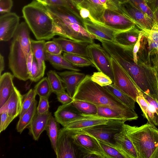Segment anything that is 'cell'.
Listing matches in <instances>:
<instances>
[{
	"label": "cell",
	"mask_w": 158,
	"mask_h": 158,
	"mask_svg": "<svg viewBox=\"0 0 158 158\" xmlns=\"http://www.w3.org/2000/svg\"><path fill=\"white\" fill-rule=\"evenodd\" d=\"M152 0H148V2H150L151 1H152Z\"/></svg>",
	"instance_id": "03108f58"
},
{
	"label": "cell",
	"mask_w": 158,
	"mask_h": 158,
	"mask_svg": "<svg viewBox=\"0 0 158 158\" xmlns=\"http://www.w3.org/2000/svg\"><path fill=\"white\" fill-rule=\"evenodd\" d=\"M153 96L155 97L158 101V91L156 93V94H154Z\"/></svg>",
	"instance_id": "be15d7a7"
},
{
	"label": "cell",
	"mask_w": 158,
	"mask_h": 158,
	"mask_svg": "<svg viewBox=\"0 0 158 158\" xmlns=\"http://www.w3.org/2000/svg\"><path fill=\"white\" fill-rule=\"evenodd\" d=\"M119 6L122 11L141 30H151L156 23L147 14L136 8L128 2L120 3Z\"/></svg>",
	"instance_id": "7c38bea8"
},
{
	"label": "cell",
	"mask_w": 158,
	"mask_h": 158,
	"mask_svg": "<svg viewBox=\"0 0 158 158\" xmlns=\"http://www.w3.org/2000/svg\"><path fill=\"white\" fill-rule=\"evenodd\" d=\"M59 124L55 118L51 115L45 130L55 153L56 152L57 140L60 129Z\"/></svg>",
	"instance_id": "f546056e"
},
{
	"label": "cell",
	"mask_w": 158,
	"mask_h": 158,
	"mask_svg": "<svg viewBox=\"0 0 158 158\" xmlns=\"http://www.w3.org/2000/svg\"><path fill=\"white\" fill-rule=\"evenodd\" d=\"M151 66L156 70L158 76V56L152 60Z\"/></svg>",
	"instance_id": "11a10c76"
},
{
	"label": "cell",
	"mask_w": 158,
	"mask_h": 158,
	"mask_svg": "<svg viewBox=\"0 0 158 158\" xmlns=\"http://www.w3.org/2000/svg\"><path fill=\"white\" fill-rule=\"evenodd\" d=\"M71 104L77 110L84 115H97V106L94 104L84 101L74 100Z\"/></svg>",
	"instance_id": "836d02e7"
},
{
	"label": "cell",
	"mask_w": 158,
	"mask_h": 158,
	"mask_svg": "<svg viewBox=\"0 0 158 158\" xmlns=\"http://www.w3.org/2000/svg\"><path fill=\"white\" fill-rule=\"evenodd\" d=\"M105 6L106 8L118 9L117 8L111 4L108 0H99Z\"/></svg>",
	"instance_id": "db71d44e"
},
{
	"label": "cell",
	"mask_w": 158,
	"mask_h": 158,
	"mask_svg": "<svg viewBox=\"0 0 158 158\" xmlns=\"http://www.w3.org/2000/svg\"><path fill=\"white\" fill-rule=\"evenodd\" d=\"M48 98L40 97L38 105L37 107V112L40 114L49 111V106Z\"/></svg>",
	"instance_id": "7bdbcfd3"
},
{
	"label": "cell",
	"mask_w": 158,
	"mask_h": 158,
	"mask_svg": "<svg viewBox=\"0 0 158 158\" xmlns=\"http://www.w3.org/2000/svg\"><path fill=\"white\" fill-rule=\"evenodd\" d=\"M142 35L143 32L141 30L139 35L138 39L134 45L132 51L134 61L137 64L138 61L137 54L139 49L140 40Z\"/></svg>",
	"instance_id": "681fc988"
},
{
	"label": "cell",
	"mask_w": 158,
	"mask_h": 158,
	"mask_svg": "<svg viewBox=\"0 0 158 158\" xmlns=\"http://www.w3.org/2000/svg\"><path fill=\"white\" fill-rule=\"evenodd\" d=\"M5 63L3 56L1 53L0 54V76L2 75V72L4 70Z\"/></svg>",
	"instance_id": "9f6ffc18"
},
{
	"label": "cell",
	"mask_w": 158,
	"mask_h": 158,
	"mask_svg": "<svg viewBox=\"0 0 158 158\" xmlns=\"http://www.w3.org/2000/svg\"><path fill=\"white\" fill-rule=\"evenodd\" d=\"M31 49L34 57L38 64L39 75L38 81L44 77L46 69L45 61L46 60V53L44 48V40H31Z\"/></svg>",
	"instance_id": "44dd1931"
},
{
	"label": "cell",
	"mask_w": 158,
	"mask_h": 158,
	"mask_svg": "<svg viewBox=\"0 0 158 158\" xmlns=\"http://www.w3.org/2000/svg\"><path fill=\"white\" fill-rule=\"evenodd\" d=\"M89 58L98 71L109 76L114 82L110 57L102 47L94 43L88 47Z\"/></svg>",
	"instance_id": "30bf717a"
},
{
	"label": "cell",
	"mask_w": 158,
	"mask_h": 158,
	"mask_svg": "<svg viewBox=\"0 0 158 158\" xmlns=\"http://www.w3.org/2000/svg\"><path fill=\"white\" fill-rule=\"evenodd\" d=\"M138 158H158V129L148 122L140 126L124 124Z\"/></svg>",
	"instance_id": "8992f818"
},
{
	"label": "cell",
	"mask_w": 158,
	"mask_h": 158,
	"mask_svg": "<svg viewBox=\"0 0 158 158\" xmlns=\"http://www.w3.org/2000/svg\"><path fill=\"white\" fill-rule=\"evenodd\" d=\"M114 143L128 158H138L135 148L126 134L124 124L121 130L114 135Z\"/></svg>",
	"instance_id": "d4e9b609"
},
{
	"label": "cell",
	"mask_w": 158,
	"mask_h": 158,
	"mask_svg": "<svg viewBox=\"0 0 158 158\" xmlns=\"http://www.w3.org/2000/svg\"><path fill=\"white\" fill-rule=\"evenodd\" d=\"M120 3H123L128 2V0H118Z\"/></svg>",
	"instance_id": "94428289"
},
{
	"label": "cell",
	"mask_w": 158,
	"mask_h": 158,
	"mask_svg": "<svg viewBox=\"0 0 158 158\" xmlns=\"http://www.w3.org/2000/svg\"><path fill=\"white\" fill-rule=\"evenodd\" d=\"M52 40L60 45L63 52L89 58L88 47L89 44L74 41L61 36L53 38Z\"/></svg>",
	"instance_id": "e0dca14e"
},
{
	"label": "cell",
	"mask_w": 158,
	"mask_h": 158,
	"mask_svg": "<svg viewBox=\"0 0 158 158\" xmlns=\"http://www.w3.org/2000/svg\"><path fill=\"white\" fill-rule=\"evenodd\" d=\"M58 101L62 104H67L71 103L74 100L72 97L65 91L56 94Z\"/></svg>",
	"instance_id": "f6af8a7d"
},
{
	"label": "cell",
	"mask_w": 158,
	"mask_h": 158,
	"mask_svg": "<svg viewBox=\"0 0 158 158\" xmlns=\"http://www.w3.org/2000/svg\"><path fill=\"white\" fill-rule=\"evenodd\" d=\"M154 20L155 23L158 25V8L154 13Z\"/></svg>",
	"instance_id": "91938a15"
},
{
	"label": "cell",
	"mask_w": 158,
	"mask_h": 158,
	"mask_svg": "<svg viewBox=\"0 0 158 158\" xmlns=\"http://www.w3.org/2000/svg\"><path fill=\"white\" fill-rule=\"evenodd\" d=\"M47 5L66 6L77 10L72 5L70 0H47Z\"/></svg>",
	"instance_id": "ee69618b"
},
{
	"label": "cell",
	"mask_w": 158,
	"mask_h": 158,
	"mask_svg": "<svg viewBox=\"0 0 158 158\" xmlns=\"http://www.w3.org/2000/svg\"><path fill=\"white\" fill-rule=\"evenodd\" d=\"M109 2L112 5L114 6L118 9L121 10L119 4L120 3L118 0H108Z\"/></svg>",
	"instance_id": "6f0895ef"
},
{
	"label": "cell",
	"mask_w": 158,
	"mask_h": 158,
	"mask_svg": "<svg viewBox=\"0 0 158 158\" xmlns=\"http://www.w3.org/2000/svg\"><path fill=\"white\" fill-rule=\"evenodd\" d=\"M76 7L78 10L80 16L83 19H90L91 17L90 13L87 9L82 7L79 5H77Z\"/></svg>",
	"instance_id": "f907efd6"
},
{
	"label": "cell",
	"mask_w": 158,
	"mask_h": 158,
	"mask_svg": "<svg viewBox=\"0 0 158 158\" xmlns=\"http://www.w3.org/2000/svg\"><path fill=\"white\" fill-rule=\"evenodd\" d=\"M1 120L0 123V133L3 131L14 119L8 115L5 112L0 113Z\"/></svg>",
	"instance_id": "b9f144b4"
},
{
	"label": "cell",
	"mask_w": 158,
	"mask_h": 158,
	"mask_svg": "<svg viewBox=\"0 0 158 158\" xmlns=\"http://www.w3.org/2000/svg\"><path fill=\"white\" fill-rule=\"evenodd\" d=\"M45 5L53 19L56 35L78 42L94 43L95 37L86 30L84 19L77 10L64 6Z\"/></svg>",
	"instance_id": "7a4b0ae2"
},
{
	"label": "cell",
	"mask_w": 158,
	"mask_h": 158,
	"mask_svg": "<svg viewBox=\"0 0 158 158\" xmlns=\"http://www.w3.org/2000/svg\"><path fill=\"white\" fill-rule=\"evenodd\" d=\"M41 3L44 5H47V0H40Z\"/></svg>",
	"instance_id": "6125c7cd"
},
{
	"label": "cell",
	"mask_w": 158,
	"mask_h": 158,
	"mask_svg": "<svg viewBox=\"0 0 158 158\" xmlns=\"http://www.w3.org/2000/svg\"><path fill=\"white\" fill-rule=\"evenodd\" d=\"M22 13L37 40H49L56 35L54 21L45 5L33 0L24 6Z\"/></svg>",
	"instance_id": "5b68a950"
},
{
	"label": "cell",
	"mask_w": 158,
	"mask_h": 158,
	"mask_svg": "<svg viewBox=\"0 0 158 158\" xmlns=\"http://www.w3.org/2000/svg\"></svg>",
	"instance_id": "003e7915"
},
{
	"label": "cell",
	"mask_w": 158,
	"mask_h": 158,
	"mask_svg": "<svg viewBox=\"0 0 158 158\" xmlns=\"http://www.w3.org/2000/svg\"><path fill=\"white\" fill-rule=\"evenodd\" d=\"M87 9L91 15L96 22L99 23L105 9V6L99 0H84L79 5Z\"/></svg>",
	"instance_id": "83f0119b"
},
{
	"label": "cell",
	"mask_w": 158,
	"mask_h": 158,
	"mask_svg": "<svg viewBox=\"0 0 158 158\" xmlns=\"http://www.w3.org/2000/svg\"><path fill=\"white\" fill-rule=\"evenodd\" d=\"M34 56L32 49L29 52L27 60V68L30 77Z\"/></svg>",
	"instance_id": "816d5d0a"
},
{
	"label": "cell",
	"mask_w": 158,
	"mask_h": 158,
	"mask_svg": "<svg viewBox=\"0 0 158 158\" xmlns=\"http://www.w3.org/2000/svg\"><path fill=\"white\" fill-rule=\"evenodd\" d=\"M128 2L136 8L147 14L154 20V13L149 7L147 0H128Z\"/></svg>",
	"instance_id": "f35d334b"
},
{
	"label": "cell",
	"mask_w": 158,
	"mask_h": 158,
	"mask_svg": "<svg viewBox=\"0 0 158 158\" xmlns=\"http://www.w3.org/2000/svg\"><path fill=\"white\" fill-rule=\"evenodd\" d=\"M141 31L135 25L128 30L117 32L115 35L114 42L124 47L133 48Z\"/></svg>",
	"instance_id": "7402d4cb"
},
{
	"label": "cell",
	"mask_w": 158,
	"mask_h": 158,
	"mask_svg": "<svg viewBox=\"0 0 158 158\" xmlns=\"http://www.w3.org/2000/svg\"><path fill=\"white\" fill-rule=\"evenodd\" d=\"M29 28L26 22L19 24L11 42L8 56L9 66L13 75L24 81L30 78L26 65L31 50Z\"/></svg>",
	"instance_id": "277c9868"
},
{
	"label": "cell",
	"mask_w": 158,
	"mask_h": 158,
	"mask_svg": "<svg viewBox=\"0 0 158 158\" xmlns=\"http://www.w3.org/2000/svg\"><path fill=\"white\" fill-rule=\"evenodd\" d=\"M83 0H70L72 5L75 7H76L77 5L81 4L83 2Z\"/></svg>",
	"instance_id": "680465c9"
},
{
	"label": "cell",
	"mask_w": 158,
	"mask_h": 158,
	"mask_svg": "<svg viewBox=\"0 0 158 158\" xmlns=\"http://www.w3.org/2000/svg\"><path fill=\"white\" fill-rule=\"evenodd\" d=\"M104 87L123 104L135 110L136 101L117 88L114 83Z\"/></svg>",
	"instance_id": "1f68e13d"
},
{
	"label": "cell",
	"mask_w": 158,
	"mask_h": 158,
	"mask_svg": "<svg viewBox=\"0 0 158 158\" xmlns=\"http://www.w3.org/2000/svg\"><path fill=\"white\" fill-rule=\"evenodd\" d=\"M19 18L15 13L10 12L0 17V41H7L13 38L19 24Z\"/></svg>",
	"instance_id": "5bb4252c"
},
{
	"label": "cell",
	"mask_w": 158,
	"mask_h": 158,
	"mask_svg": "<svg viewBox=\"0 0 158 158\" xmlns=\"http://www.w3.org/2000/svg\"><path fill=\"white\" fill-rule=\"evenodd\" d=\"M115 85L136 101L140 91L126 71L112 58L110 57Z\"/></svg>",
	"instance_id": "ba28073f"
},
{
	"label": "cell",
	"mask_w": 158,
	"mask_h": 158,
	"mask_svg": "<svg viewBox=\"0 0 158 158\" xmlns=\"http://www.w3.org/2000/svg\"><path fill=\"white\" fill-rule=\"evenodd\" d=\"M145 99L150 104L154 107L157 115V124L158 126V101L156 98L152 95L143 93Z\"/></svg>",
	"instance_id": "7dc6e473"
},
{
	"label": "cell",
	"mask_w": 158,
	"mask_h": 158,
	"mask_svg": "<svg viewBox=\"0 0 158 158\" xmlns=\"http://www.w3.org/2000/svg\"><path fill=\"white\" fill-rule=\"evenodd\" d=\"M91 79L93 81L103 87L113 83L109 76L101 72H94L91 76Z\"/></svg>",
	"instance_id": "ab89813d"
},
{
	"label": "cell",
	"mask_w": 158,
	"mask_h": 158,
	"mask_svg": "<svg viewBox=\"0 0 158 158\" xmlns=\"http://www.w3.org/2000/svg\"><path fill=\"white\" fill-rule=\"evenodd\" d=\"M68 132L80 153L94 154L101 158H107L95 138L83 133Z\"/></svg>",
	"instance_id": "8fae6325"
},
{
	"label": "cell",
	"mask_w": 158,
	"mask_h": 158,
	"mask_svg": "<svg viewBox=\"0 0 158 158\" xmlns=\"http://www.w3.org/2000/svg\"><path fill=\"white\" fill-rule=\"evenodd\" d=\"M13 6L12 0H0V12L4 14L10 12Z\"/></svg>",
	"instance_id": "bcb514c9"
},
{
	"label": "cell",
	"mask_w": 158,
	"mask_h": 158,
	"mask_svg": "<svg viewBox=\"0 0 158 158\" xmlns=\"http://www.w3.org/2000/svg\"><path fill=\"white\" fill-rule=\"evenodd\" d=\"M37 103L35 100L27 110L19 118L16 127L17 132L21 134L30 124L37 112Z\"/></svg>",
	"instance_id": "f1b7e54d"
},
{
	"label": "cell",
	"mask_w": 158,
	"mask_h": 158,
	"mask_svg": "<svg viewBox=\"0 0 158 158\" xmlns=\"http://www.w3.org/2000/svg\"><path fill=\"white\" fill-rule=\"evenodd\" d=\"M73 98L74 100L85 101L97 106L111 108L119 113L127 121L135 120L139 117L135 110L122 103L104 87L93 81L89 75H86L78 86Z\"/></svg>",
	"instance_id": "3957f363"
},
{
	"label": "cell",
	"mask_w": 158,
	"mask_h": 158,
	"mask_svg": "<svg viewBox=\"0 0 158 158\" xmlns=\"http://www.w3.org/2000/svg\"><path fill=\"white\" fill-rule=\"evenodd\" d=\"M46 60L56 69H67L77 72L80 71L79 69L70 63L62 54L52 55L46 53Z\"/></svg>",
	"instance_id": "4316f807"
},
{
	"label": "cell",
	"mask_w": 158,
	"mask_h": 158,
	"mask_svg": "<svg viewBox=\"0 0 158 158\" xmlns=\"http://www.w3.org/2000/svg\"><path fill=\"white\" fill-rule=\"evenodd\" d=\"M148 5L150 8L154 13L158 8V0H152L148 2Z\"/></svg>",
	"instance_id": "f5cc1de1"
},
{
	"label": "cell",
	"mask_w": 158,
	"mask_h": 158,
	"mask_svg": "<svg viewBox=\"0 0 158 158\" xmlns=\"http://www.w3.org/2000/svg\"><path fill=\"white\" fill-rule=\"evenodd\" d=\"M97 115L99 117L109 119L124 120V118L118 112L110 107L97 106Z\"/></svg>",
	"instance_id": "8d00e7d4"
},
{
	"label": "cell",
	"mask_w": 158,
	"mask_h": 158,
	"mask_svg": "<svg viewBox=\"0 0 158 158\" xmlns=\"http://www.w3.org/2000/svg\"><path fill=\"white\" fill-rule=\"evenodd\" d=\"M126 121L125 120H120L96 125L76 131H68L83 133L93 136L98 140L115 143L114 135L121 130Z\"/></svg>",
	"instance_id": "52a82bcc"
},
{
	"label": "cell",
	"mask_w": 158,
	"mask_h": 158,
	"mask_svg": "<svg viewBox=\"0 0 158 158\" xmlns=\"http://www.w3.org/2000/svg\"><path fill=\"white\" fill-rule=\"evenodd\" d=\"M44 48L46 53L52 55L61 54L63 52L60 45L53 40L45 42Z\"/></svg>",
	"instance_id": "60d3db41"
},
{
	"label": "cell",
	"mask_w": 158,
	"mask_h": 158,
	"mask_svg": "<svg viewBox=\"0 0 158 158\" xmlns=\"http://www.w3.org/2000/svg\"><path fill=\"white\" fill-rule=\"evenodd\" d=\"M14 77L9 72L0 76V108L8 99L14 89Z\"/></svg>",
	"instance_id": "cb8c5ba5"
},
{
	"label": "cell",
	"mask_w": 158,
	"mask_h": 158,
	"mask_svg": "<svg viewBox=\"0 0 158 158\" xmlns=\"http://www.w3.org/2000/svg\"><path fill=\"white\" fill-rule=\"evenodd\" d=\"M51 115L52 113L49 111L42 114H39L36 112L31 123L27 127L29 133L34 140L38 141L41 133L45 130Z\"/></svg>",
	"instance_id": "603a6c76"
},
{
	"label": "cell",
	"mask_w": 158,
	"mask_h": 158,
	"mask_svg": "<svg viewBox=\"0 0 158 158\" xmlns=\"http://www.w3.org/2000/svg\"><path fill=\"white\" fill-rule=\"evenodd\" d=\"M99 23L118 32L129 29L135 24L121 10L106 8Z\"/></svg>",
	"instance_id": "9c48e42d"
},
{
	"label": "cell",
	"mask_w": 158,
	"mask_h": 158,
	"mask_svg": "<svg viewBox=\"0 0 158 158\" xmlns=\"http://www.w3.org/2000/svg\"><path fill=\"white\" fill-rule=\"evenodd\" d=\"M34 89L40 97L48 98L52 93L51 88L48 77L41 79L35 85Z\"/></svg>",
	"instance_id": "d590c367"
},
{
	"label": "cell",
	"mask_w": 158,
	"mask_h": 158,
	"mask_svg": "<svg viewBox=\"0 0 158 158\" xmlns=\"http://www.w3.org/2000/svg\"><path fill=\"white\" fill-rule=\"evenodd\" d=\"M78 149L70 134L63 127L60 129L55 153L57 158H76L80 157Z\"/></svg>",
	"instance_id": "4fadbf2b"
},
{
	"label": "cell",
	"mask_w": 158,
	"mask_h": 158,
	"mask_svg": "<svg viewBox=\"0 0 158 158\" xmlns=\"http://www.w3.org/2000/svg\"><path fill=\"white\" fill-rule=\"evenodd\" d=\"M22 98L23 95L15 87L8 99L0 108V113L6 112L14 119L19 116L22 109Z\"/></svg>",
	"instance_id": "ffe728a7"
},
{
	"label": "cell",
	"mask_w": 158,
	"mask_h": 158,
	"mask_svg": "<svg viewBox=\"0 0 158 158\" xmlns=\"http://www.w3.org/2000/svg\"><path fill=\"white\" fill-rule=\"evenodd\" d=\"M52 93H57L65 92V88L62 80L55 70H50L47 73Z\"/></svg>",
	"instance_id": "d6a6232c"
},
{
	"label": "cell",
	"mask_w": 158,
	"mask_h": 158,
	"mask_svg": "<svg viewBox=\"0 0 158 158\" xmlns=\"http://www.w3.org/2000/svg\"><path fill=\"white\" fill-rule=\"evenodd\" d=\"M35 0L41 2L40 0Z\"/></svg>",
	"instance_id": "e7e4bbea"
},
{
	"label": "cell",
	"mask_w": 158,
	"mask_h": 158,
	"mask_svg": "<svg viewBox=\"0 0 158 158\" xmlns=\"http://www.w3.org/2000/svg\"><path fill=\"white\" fill-rule=\"evenodd\" d=\"M63 55L70 63L77 67L94 66L91 60L84 56L65 52L63 53Z\"/></svg>",
	"instance_id": "e575fe53"
},
{
	"label": "cell",
	"mask_w": 158,
	"mask_h": 158,
	"mask_svg": "<svg viewBox=\"0 0 158 158\" xmlns=\"http://www.w3.org/2000/svg\"><path fill=\"white\" fill-rule=\"evenodd\" d=\"M37 94L34 89H31L25 94L23 95L21 111L19 115L21 117L27 110L33 102L35 100Z\"/></svg>",
	"instance_id": "74e56055"
},
{
	"label": "cell",
	"mask_w": 158,
	"mask_h": 158,
	"mask_svg": "<svg viewBox=\"0 0 158 158\" xmlns=\"http://www.w3.org/2000/svg\"><path fill=\"white\" fill-rule=\"evenodd\" d=\"M83 114L86 116L74 120L68 123L63 127L67 131H72L96 125L106 124L120 120H124L109 119L99 117L97 115Z\"/></svg>",
	"instance_id": "9a60e30c"
},
{
	"label": "cell",
	"mask_w": 158,
	"mask_h": 158,
	"mask_svg": "<svg viewBox=\"0 0 158 158\" xmlns=\"http://www.w3.org/2000/svg\"><path fill=\"white\" fill-rule=\"evenodd\" d=\"M71 103L60 106L54 113V117L63 127L74 120L86 116L77 110Z\"/></svg>",
	"instance_id": "ac0fdd59"
},
{
	"label": "cell",
	"mask_w": 158,
	"mask_h": 158,
	"mask_svg": "<svg viewBox=\"0 0 158 158\" xmlns=\"http://www.w3.org/2000/svg\"><path fill=\"white\" fill-rule=\"evenodd\" d=\"M97 139L107 158H128L126 154L115 143Z\"/></svg>",
	"instance_id": "4dcf8cb0"
},
{
	"label": "cell",
	"mask_w": 158,
	"mask_h": 158,
	"mask_svg": "<svg viewBox=\"0 0 158 158\" xmlns=\"http://www.w3.org/2000/svg\"><path fill=\"white\" fill-rule=\"evenodd\" d=\"M133 49L117 44L109 51L110 56L127 73L143 93L155 94L158 91V76L154 68L137 58L134 61Z\"/></svg>",
	"instance_id": "6da1fadb"
},
{
	"label": "cell",
	"mask_w": 158,
	"mask_h": 158,
	"mask_svg": "<svg viewBox=\"0 0 158 158\" xmlns=\"http://www.w3.org/2000/svg\"><path fill=\"white\" fill-rule=\"evenodd\" d=\"M57 73L62 80L67 92L73 98L77 87L86 75L83 73L71 70Z\"/></svg>",
	"instance_id": "d6986e66"
},
{
	"label": "cell",
	"mask_w": 158,
	"mask_h": 158,
	"mask_svg": "<svg viewBox=\"0 0 158 158\" xmlns=\"http://www.w3.org/2000/svg\"><path fill=\"white\" fill-rule=\"evenodd\" d=\"M136 102L139 105L142 113V115L150 124L157 126V115L154 107L149 103L144 98L140 90L137 96Z\"/></svg>",
	"instance_id": "484cf974"
},
{
	"label": "cell",
	"mask_w": 158,
	"mask_h": 158,
	"mask_svg": "<svg viewBox=\"0 0 158 158\" xmlns=\"http://www.w3.org/2000/svg\"><path fill=\"white\" fill-rule=\"evenodd\" d=\"M84 19L86 30L95 39L114 42L115 35L118 31L95 21L92 17Z\"/></svg>",
	"instance_id": "2e32d148"
},
{
	"label": "cell",
	"mask_w": 158,
	"mask_h": 158,
	"mask_svg": "<svg viewBox=\"0 0 158 158\" xmlns=\"http://www.w3.org/2000/svg\"><path fill=\"white\" fill-rule=\"evenodd\" d=\"M38 67L36 60L34 57L31 67L30 80L32 81L37 82L38 81Z\"/></svg>",
	"instance_id": "c3c4849f"
}]
</instances>
